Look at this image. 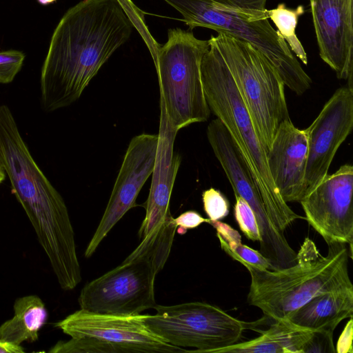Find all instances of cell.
<instances>
[{"label": "cell", "instance_id": "6da1fadb", "mask_svg": "<svg viewBox=\"0 0 353 353\" xmlns=\"http://www.w3.org/2000/svg\"><path fill=\"white\" fill-rule=\"evenodd\" d=\"M133 23L119 0H82L63 16L51 38L41 77V104L47 112L77 101Z\"/></svg>", "mask_w": 353, "mask_h": 353}, {"label": "cell", "instance_id": "7a4b0ae2", "mask_svg": "<svg viewBox=\"0 0 353 353\" xmlns=\"http://www.w3.org/2000/svg\"><path fill=\"white\" fill-rule=\"evenodd\" d=\"M0 163L23 208L54 275L80 268L65 203L34 160L8 105H0Z\"/></svg>", "mask_w": 353, "mask_h": 353}, {"label": "cell", "instance_id": "3957f363", "mask_svg": "<svg viewBox=\"0 0 353 353\" xmlns=\"http://www.w3.org/2000/svg\"><path fill=\"white\" fill-rule=\"evenodd\" d=\"M327 254H321L315 243L305 238L296 263L270 270L242 264L250 274L248 303L273 320H283L311 299L323 293L352 286L348 259L352 252L347 244L330 241Z\"/></svg>", "mask_w": 353, "mask_h": 353}, {"label": "cell", "instance_id": "277c9868", "mask_svg": "<svg viewBox=\"0 0 353 353\" xmlns=\"http://www.w3.org/2000/svg\"><path fill=\"white\" fill-rule=\"evenodd\" d=\"M208 41L210 46L201 64L208 105L238 148L270 219L283 232L295 220L305 217L296 214L281 198L272 179L265 148L248 110L219 51L210 39Z\"/></svg>", "mask_w": 353, "mask_h": 353}, {"label": "cell", "instance_id": "5b68a950", "mask_svg": "<svg viewBox=\"0 0 353 353\" xmlns=\"http://www.w3.org/2000/svg\"><path fill=\"white\" fill-rule=\"evenodd\" d=\"M190 28H206L251 44L273 66L285 85L298 95L312 79L279 32L268 21L267 0H163Z\"/></svg>", "mask_w": 353, "mask_h": 353}, {"label": "cell", "instance_id": "8992f818", "mask_svg": "<svg viewBox=\"0 0 353 353\" xmlns=\"http://www.w3.org/2000/svg\"><path fill=\"white\" fill-rule=\"evenodd\" d=\"M209 46L208 40L199 39L192 32L171 28L167 42L159 46L153 58L160 102L168 122L178 132L210 117L201 72V61Z\"/></svg>", "mask_w": 353, "mask_h": 353}, {"label": "cell", "instance_id": "52a82bcc", "mask_svg": "<svg viewBox=\"0 0 353 353\" xmlns=\"http://www.w3.org/2000/svg\"><path fill=\"white\" fill-rule=\"evenodd\" d=\"M210 39L225 61L267 154L279 125L290 119L285 85L266 58L249 43L221 32Z\"/></svg>", "mask_w": 353, "mask_h": 353}, {"label": "cell", "instance_id": "ba28073f", "mask_svg": "<svg viewBox=\"0 0 353 353\" xmlns=\"http://www.w3.org/2000/svg\"><path fill=\"white\" fill-rule=\"evenodd\" d=\"M54 327L71 339L57 342L48 350L51 353L192 352L156 336L143 323L141 314L119 316L80 309Z\"/></svg>", "mask_w": 353, "mask_h": 353}, {"label": "cell", "instance_id": "9c48e42d", "mask_svg": "<svg viewBox=\"0 0 353 353\" xmlns=\"http://www.w3.org/2000/svg\"><path fill=\"white\" fill-rule=\"evenodd\" d=\"M153 315L141 314L145 325L165 342L193 352L218 353L239 342L253 322L236 319L220 307L203 302L157 305Z\"/></svg>", "mask_w": 353, "mask_h": 353}, {"label": "cell", "instance_id": "30bf717a", "mask_svg": "<svg viewBox=\"0 0 353 353\" xmlns=\"http://www.w3.org/2000/svg\"><path fill=\"white\" fill-rule=\"evenodd\" d=\"M177 132L168 122L163 105L160 103L158 148L145 215L139 230L141 242L132 252L159 262L167 261L176 230L170 210V201L181 164L179 154L174 152Z\"/></svg>", "mask_w": 353, "mask_h": 353}, {"label": "cell", "instance_id": "8fae6325", "mask_svg": "<svg viewBox=\"0 0 353 353\" xmlns=\"http://www.w3.org/2000/svg\"><path fill=\"white\" fill-rule=\"evenodd\" d=\"M158 270L149 259L128 256L122 264L88 283L81 290L80 308L90 312L134 316L154 308Z\"/></svg>", "mask_w": 353, "mask_h": 353}, {"label": "cell", "instance_id": "7c38bea8", "mask_svg": "<svg viewBox=\"0 0 353 353\" xmlns=\"http://www.w3.org/2000/svg\"><path fill=\"white\" fill-rule=\"evenodd\" d=\"M353 167L344 164L327 174L299 202L307 223L326 243L347 244L352 252Z\"/></svg>", "mask_w": 353, "mask_h": 353}, {"label": "cell", "instance_id": "4fadbf2b", "mask_svg": "<svg viewBox=\"0 0 353 353\" xmlns=\"http://www.w3.org/2000/svg\"><path fill=\"white\" fill-rule=\"evenodd\" d=\"M352 127L353 88L341 87L334 92L305 130L307 139L305 195L328 174L335 154Z\"/></svg>", "mask_w": 353, "mask_h": 353}, {"label": "cell", "instance_id": "5bb4252c", "mask_svg": "<svg viewBox=\"0 0 353 353\" xmlns=\"http://www.w3.org/2000/svg\"><path fill=\"white\" fill-rule=\"evenodd\" d=\"M158 144V134L143 133L131 139L103 215L85 251L86 258L94 254L116 223L136 205L139 192L153 172Z\"/></svg>", "mask_w": 353, "mask_h": 353}, {"label": "cell", "instance_id": "9a60e30c", "mask_svg": "<svg viewBox=\"0 0 353 353\" xmlns=\"http://www.w3.org/2000/svg\"><path fill=\"white\" fill-rule=\"evenodd\" d=\"M352 1L309 0L320 57L352 88Z\"/></svg>", "mask_w": 353, "mask_h": 353}, {"label": "cell", "instance_id": "2e32d148", "mask_svg": "<svg viewBox=\"0 0 353 353\" xmlns=\"http://www.w3.org/2000/svg\"><path fill=\"white\" fill-rule=\"evenodd\" d=\"M266 154L270 173L283 200L300 202L305 195V130L295 127L290 119L283 121Z\"/></svg>", "mask_w": 353, "mask_h": 353}, {"label": "cell", "instance_id": "e0dca14e", "mask_svg": "<svg viewBox=\"0 0 353 353\" xmlns=\"http://www.w3.org/2000/svg\"><path fill=\"white\" fill-rule=\"evenodd\" d=\"M353 314V285L321 294L285 319L314 332L333 336L337 325Z\"/></svg>", "mask_w": 353, "mask_h": 353}, {"label": "cell", "instance_id": "ac0fdd59", "mask_svg": "<svg viewBox=\"0 0 353 353\" xmlns=\"http://www.w3.org/2000/svg\"><path fill=\"white\" fill-rule=\"evenodd\" d=\"M260 336L222 348L219 353H306L315 332L286 320H273Z\"/></svg>", "mask_w": 353, "mask_h": 353}, {"label": "cell", "instance_id": "d6986e66", "mask_svg": "<svg viewBox=\"0 0 353 353\" xmlns=\"http://www.w3.org/2000/svg\"><path fill=\"white\" fill-rule=\"evenodd\" d=\"M13 309V316L0 325V339L17 345L37 341L48 316L44 302L27 295L16 299Z\"/></svg>", "mask_w": 353, "mask_h": 353}, {"label": "cell", "instance_id": "ffe728a7", "mask_svg": "<svg viewBox=\"0 0 353 353\" xmlns=\"http://www.w3.org/2000/svg\"><path fill=\"white\" fill-rule=\"evenodd\" d=\"M305 12L304 6L300 5L291 9L283 3H279L276 8L267 10L270 19L284 39L291 51L305 65L307 64V57L305 49L296 34V27L299 18Z\"/></svg>", "mask_w": 353, "mask_h": 353}, {"label": "cell", "instance_id": "44dd1931", "mask_svg": "<svg viewBox=\"0 0 353 353\" xmlns=\"http://www.w3.org/2000/svg\"><path fill=\"white\" fill-rule=\"evenodd\" d=\"M221 248L233 259L241 264L247 263L259 269L273 270L269 260L255 250L241 243V241H224L219 239Z\"/></svg>", "mask_w": 353, "mask_h": 353}, {"label": "cell", "instance_id": "7402d4cb", "mask_svg": "<svg viewBox=\"0 0 353 353\" xmlns=\"http://www.w3.org/2000/svg\"><path fill=\"white\" fill-rule=\"evenodd\" d=\"M234 217L241 230L252 241H261V235L255 214L248 202L242 197L235 196Z\"/></svg>", "mask_w": 353, "mask_h": 353}, {"label": "cell", "instance_id": "603a6c76", "mask_svg": "<svg viewBox=\"0 0 353 353\" xmlns=\"http://www.w3.org/2000/svg\"><path fill=\"white\" fill-rule=\"evenodd\" d=\"M203 209L210 221H219L229 213V202L218 190L210 188L202 194Z\"/></svg>", "mask_w": 353, "mask_h": 353}, {"label": "cell", "instance_id": "cb8c5ba5", "mask_svg": "<svg viewBox=\"0 0 353 353\" xmlns=\"http://www.w3.org/2000/svg\"><path fill=\"white\" fill-rule=\"evenodd\" d=\"M24 59V54L19 50L0 52V83H9L14 80L23 65Z\"/></svg>", "mask_w": 353, "mask_h": 353}, {"label": "cell", "instance_id": "d4e9b609", "mask_svg": "<svg viewBox=\"0 0 353 353\" xmlns=\"http://www.w3.org/2000/svg\"><path fill=\"white\" fill-rule=\"evenodd\" d=\"M209 219H205L197 212L194 210L186 211L174 219V223L176 226V232L180 234H184L188 229L197 228L203 223H210Z\"/></svg>", "mask_w": 353, "mask_h": 353}, {"label": "cell", "instance_id": "484cf974", "mask_svg": "<svg viewBox=\"0 0 353 353\" xmlns=\"http://www.w3.org/2000/svg\"><path fill=\"white\" fill-rule=\"evenodd\" d=\"M353 320L352 316L345 326L339 336L335 352L337 353H353L352 348Z\"/></svg>", "mask_w": 353, "mask_h": 353}, {"label": "cell", "instance_id": "4316f807", "mask_svg": "<svg viewBox=\"0 0 353 353\" xmlns=\"http://www.w3.org/2000/svg\"><path fill=\"white\" fill-rule=\"evenodd\" d=\"M21 345H17L0 339V353H24Z\"/></svg>", "mask_w": 353, "mask_h": 353}, {"label": "cell", "instance_id": "83f0119b", "mask_svg": "<svg viewBox=\"0 0 353 353\" xmlns=\"http://www.w3.org/2000/svg\"><path fill=\"white\" fill-rule=\"evenodd\" d=\"M6 172L0 163V184L4 181L6 179Z\"/></svg>", "mask_w": 353, "mask_h": 353}, {"label": "cell", "instance_id": "f1b7e54d", "mask_svg": "<svg viewBox=\"0 0 353 353\" xmlns=\"http://www.w3.org/2000/svg\"><path fill=\"white\" fill-rule=\"evenodd\" d=\"M56 0H38V1L41 3V4H43V5H46L48 3H52L53 1H54Z\"/></svg>", "mask_w": 353, "mask_h": 353}]
</instances>
